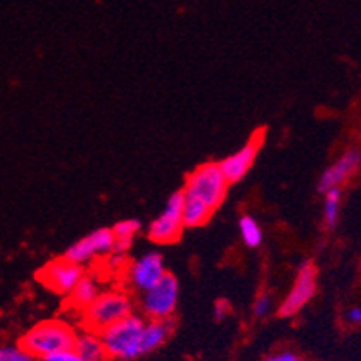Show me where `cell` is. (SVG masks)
<instances>
[{
	"mask_svg": "<svg viewBox=\"0 0 361 361\" xmlns=\"http://www.w3.org/2000/svg\"><path fill=\"white\" fill-rule=\"evenodd\" d=\"M74 327L65 320H44L22 336L20 345L38 360L51 356L60 350L72 349L75 341Z\"/></svg>",
	"mask_w": 361,
	"mask_h": 361,
	"instance_id": "cell-1",
	"label": "cell"
},
{
	"mask_svg": "<svg viewBox=\"0 0 361 361\" xmlns=\"http://www.w3.org/2000/svg\"><path fill=\"white\" fill-rule=\"evenodd\" d=\"M144 326H146V318L142 314L131 313L124 320L117 322L116 326L103 331L101 338H103L110 360L131 361L142 357Z\"/></svg>",
	"mask_w": 361,
	"mask_h": 361,
	"instance_id": "cell-2",
	"label": "cell"
},
{
	"mask_svg": "<svg viewBox=\"0 0 361 361\" xmlns=\"http://www.w3.org/2000/svg\"><path fill=\"white\" fill-rule=\"evenodd\" d=\"M228 192V180L223 175L221 167L216 162H207L196 167L191 175L187 176L183 195L189 198L200 200L207 207L216 211Z\"/></svg>",
	"mask_w": 361,
	"mask_h": 361,
	"instance_id": "cell-3",
	"label": "cell"
},
{
	"mask_svg": "<svg viewBox=\"0 0 361 361\" xmlns=\"http://www.w3.org/2000/svg\"><path fill=\"white\" fill-rule=\"evenodd\" d=\"M133 313V300L126 291L111 290L103 291L94 304L83 311V320L87 329L103 333L108 327L116 326Z\"/></svg>",
	"mask_w": 361,
	"mask_h": 361,
	"instance_id": "cell-4",
	"label": "cell"
},
{
	"mask_svg": "<svg viewBox=\"0 0 361 361\" xmlns=\"http://www.w3.org/2000/svg\"><path fill=\"white\" fill-rule=\"evenodd\" d=\"M178 279L167 271L155 286L144 291L140 297V311L146 320H173L178 307Z\"/></svg>",
	"mask_w": 361,
	"mask_h": 361,
	"instance_id": "cell-5",
	"label": "cell"
},
{
	"mask_svg": "<svg viewBox=\"0 0 361 361\" xmlns=\"http://www.w3.org/2000/svg\"><path fill=\"white\" fill-rule=\"evenodd\" d=\"M183 202L185 195L183 191H176L169 196L164 211L147 225V238L155 245H171L180 239L183 232Z\"/></svg>",
	"mask_w": 361,
	"mask_h": 361,
	"instance_id": "cell-6",
	"label": "cell"
},
{
	"mask_svg": "<svg viewBox=\"0 0 361 361\" xmlns=\"http://www.w3.org/2000/svg\"><path fill=\"white\" fill-rule=\"evenodd\" d=\"M317 266L311 259L302 261L297 268V275L291 284L290 291L284 297V300L279 304V311L282 318L295 317L298 311H302L311 302V298L317 293Z\"/></svg>",
	"mask_w": 361,
	"mask_h": 361,
	"instance_id": "cell-7",
	"label": "cell"
},
{
	"mask_svg": "<svg viewBox=\"0 0 361 361\" xmlns=\"http://www.w3.org/2000/svg\"><path fill=\"white\" fill-rule=\"evenodd\" d=\"M114 245H116V235L111 228H97L68 246L63 257L74 264L85 266L110 254L114 250Z\"/></svg>",
	"mask_w": 361,
	"mask_h": 361,
	"instance_id": "cell-8",
	"label": "cell"
},
{
	"mask_svg": "<svg viewBox=\"0 0 361 361\" xmlns=\"http://www.w3.org/2000/svg\"><path fill=\"white\" fill-rule=\"evenodd\" d=\"M83 277V266L74 264L65 257L47 262L38 274L42 284L58 295H71Z\"/></svg>",
	"mask_w": 361,
	"mask_h": 361,
	"instance_id": "cell-9",
	"label": "cell"
},
{
	"mask_svg": "<svg viewBox=\"0 0 361 361\" xmlns=\"http://www.w3.org/2000/svg\"><path fill=\"white\" fill-rule=\"evenodd\" d=\"M167 274L164 255L160 252H146L128 266V282L140 293L153 288Z\"/></svg>",
	"mask_w": 361,
	"mask_h": 361,
	"instance_id": "cell-10",
	"label": "cell"
},
{
	"mask_svg": "<svg viewBox=\"0 0 361 361\" xmlns=\"http://www.w3.org/2000/svg\"><path fill=\"white\" fill-rule=\"evenodd\" d=\"M361 167V153L357 149L345 151L343 155L338 157L329 167L322 171L320 178L317 183V191L320 195L333 191V189H341L345 185Z\"/></svg>",
	"mask_w": 361,
	"mask_h": 361,
	"instance_id": "cell-11",
	"label": "cell"
},
{
	"mask_svg": "<svg viewBox=\"0 0 361 361\" xmlns=\"http://www.w3.org/2000/svg\"><path fill=\"white\" fill-rule=\"evenodd\" d=\"M262 146V133H255V135L250 137V140L245 144L243 147H239L235 153L228 155L226 159H223L219 162V167H221L223 175L226 176L228 183L241 182L248 171L254 166L255 159H257V153Z\"/></svg>",
	"mask_w": 361,
	"mask_h": 361,
	"instance_id": "cell-12",
	"label": "cell"
},
{
	"mask_svg": "<svg viewBox=\"0 0 361 361\" xmlns=\"http://www.w3.org/2000/svg\"><path fill=\"white\" fill-rule=\"evenodd\" d=\"M74 350L83 361H110L101 333L85 329L75 334Z\"/></svg>",
	"mask_w": 361,
	"mask_h": 361,
	"instance_id": "cell-13",
	"label": "cell"
},
{
	"mask_svg": "<svg viewBox=\"0 0 361 361\" xmlns=\"http://www.w3.org/2000/svg\"><path fill=\"white\" fill-rule=\"evenodd\" d=\"M103 293L99 288V282L97 279L90 277V275H85L80 282H78V286L74 288V291L71 293V302L74 304L75 307H80V310H87L90 304L96 302V298Z\"/></svg>",
	"mask_w": 361,
	"mask_h": 361,
	"instance_id": "cell-14",
	"label": "cell"
},
{
	"mask_svg": "<svg viewBox=\"0 0 361 361\" xmlns=\"http://www.w3.org/2000/svg\"><path fill=\"white\" fill-rule=\"evenodd\" d=\"M212 209L207 207L205 203H202L200 200L189 198L185 196V202H183V211H182V219L183 226L185 228H196V226H203L212 216Z\"/></svg>",
	"mask_w": 361,
	"mask_h": 361,
	"instance_id": "cell-15",
	"label": "cell"
},
{
	"mask_svg": "<svg viewBox=\"0 0 361 361\" xmlns=\"http://www.w3.org/2000/svg\"><path fill=\"white\" fill-rule=\"evenodd\" d=\"M341 211V189H333V191L324 195V211H322V221L327 231L336 228L340 221Z\"/></svg>",
	"mask_w": 361,
	"mask_h": 361,
	"instance_id": "cell-16",
	"label": "cell"
},
{
	"mask_svg": "<svg viewBox=\"0 0 361 361\" xmlns=\"http://www.w3.org/2000/svg\"><path fill=\"white\" fill-rule=\"evenodd\" d=\"M239 235H241V241L245 243L248 248H259L262 245V228L259 225L257 219L250 214H245L239 218Z\"/></svg>",
	"mask_w": 361,
	"mask_h": 361,
	"instance_id": "cell-17",
	"label": "cell"
},
{
	"mask_svg": "<svg viewBox=\"0 0 361 361\" xmlns=\"http://www.w3.org/2000/svg\"><path fill=\"white\" fill-rule=\"evenodd\" d=\"M142 228V223L139 219H123V221H117L111 228L114 235H116V241H124V243H133V238L140 232Z\"/></svg>",
	"mask_w": 361,
	"mask_h": 361,
	"instance_id": "cell-18",
	"label": "cell"
},
{
	"mask_svg": "<svg viewBox=\"0 0 361 361\" xmlns=\"http://www.w3.org/2000/svg\"><path fill=\"white\" fill-rule=\"evenodd\" d=\"M0 361H42L22 345H0Z\"/></svg>",
	"mask_w": 361,
	"mask_h": 361,
	"instance_id": "cell-19",
	"label": "cell"
},
{
	"mask_svg": "<svg viewBox=\"0 0 361 361\" xmlns=\"http://www.w3.org/2000/svg\"><path fill=\"white\" fill-rule=\"evenodd\" d=\"M274 297H271L270 293H262L255 298L254 306H252V313H254L255 318H266L271 311H274Z\"/></svg>",
	"mask_w": 361,
	"mask_h": 361,
	"instance_id": "cell-20",
	"label": "cell"
},
{
	"mask_svg": "<svg viewBox=\"0 0 361 361\" xmlns=\"http://www.w3.org/2000/svg\"><path fill=\"white\" fill-rule=\"evenodd\" d=\"M262 361H310V360L302 356V354L295 353V350L282 349V350H275V353L268 354Z\"/></svg>",
	"mask_w": 361,
	"mask_h": 361,
	"instance_id": "cell-21",
	"label": "cell"
},
{
	"mask_svg": "<svg viewBox=\"0 0 361 361\" xmlns=\"http://www.w3.org/2000/svg\"><path fill=\"white\" fill-rule=\"evenodd\" d=\"M42 361H83V360H81L80 354L75 353L74 347H72V349H65V350H60V353L51 354V356L44 357Z\"/></svg>",
	"mask_w": 361,
	"mask_h": 361,
	"instance_id": "cell-22",
	"label": "cell"
},
{
	"mask_svg": "<svg viewBox=\"0 0 361 361\" xmlns=\"http://www.w3.org/2000/svg\"><path fill=\"white\" fill-rule=\"evenodd\" d=\"M106 262L108 266H110V270H123L124 266H126V254L111 250L110 254L106 255Z\"/></svg>",
	"mask_w": 361,
	"mask_h": 361,
	"instance_id": "cell-23",
	"label": "cell"
},
{
	"mask_svg": "<svg viewBox=\"0 0 361 361\" xmlns=\"http://www.w3.org/2000/svg\"><path fill=\"white\" fill-rule=\"evenodd\" d=\"M345 322L353 327H361V307L360 306L349 307L345 313Z\"/></svg>",
	"mask_w": 361,
	"mask_h": 361,
	"instance_id": "cell-24",
	"label": "cell"
},
{
	"mask_svg": "<svg viewBox=\"0 0 361 361\" xmlns=\"http://www.w3.org/2000/svg\"><path fill=\"white\" fill-rule=\"evenodd\" d=\"M228 311H231V306H228V302L225 300H218L216 302V306H214V318L218 322H221L223 318L228 314Z\"/></svg>",
	"mask_w": 361,
	"mask_h": 361,
	"instance_id": "cell-25",
	"label": "cell"
}]
</instances>
